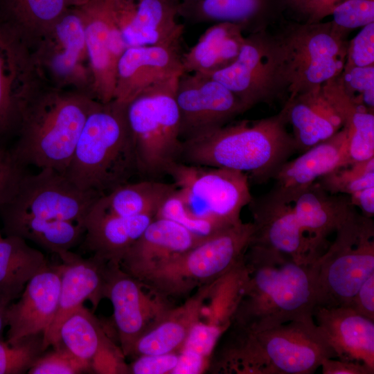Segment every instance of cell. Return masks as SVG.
I'll use <instances>...</instances> for the list:
<instances>
[{"label":"cell","instance_id":"cell-1","mask_svg":"<svg viewBox=\"0 0 374 374\" xmlns=\"http://www.w3.org/2000/svg\"><path fill=\"white\" fill-rule=\"evenodd\" d=\"M244 278L231 326L260 330L313 317L315 299L310 264L249 244Z\"/></svg>","mask_w":374,"mask_h":374},{"label":"cell","instance_id":"cell-2","mask_svg":"<svg viewBox=\"0 0 374 374\" xmlns=\"http://www.w3.org/2000/svg\"><path fill=\"white\" fill-rule=\"evenodd\" d=\"M225 332L213 363L220 373L312 374L336 357L313 317L260 330L229 325Z\"/></svg>","mask_w":374,"mask_h":374},{"label":"cell","instance_id":"cell-3","mask_svg":"<svg viewBox=\"0 0 374 374\" xmlns=\"http://www.w3.org/2000/svg\"><path fill=\"white\" fill-rule=\"evenodd\" d=\"M100 103L89 93L41 82L22 112L14 157L24 167L64 174L89 115Z\"/></svg>","mask_w":374,"mask_h":374},{"label":"cell","instance_id":"cell-4","mask_svg":"<svg viewBox=\"0 0 374 374\" xmlns=\"http://www.w3.org/2000/svg\"><path fill=\"white\" fill-rule=\"evenodd\" d=\"M286 125L282 109L258 120L232 121L182 141L179 161L238 171L253 181H265L296 152Z\"/></svg>","mask_w":374,"mask_h":374},{"label":"cell","instance_id":"cell-5","mask_svg":"<svg viewBox=\"0 0 374 374\" xmlns=\"http://www.w3.org/2000/svg\"><path fill=\"white\" fill-rule=\"evenodd\" d=\"M126 107L101 103L89 115L64 173L79 188L103 196L139 173Z\"/></svg>","mask_w":374,"mask_h":374},{"label":"cell","instance_id":"cell-6","mask_svg":"<svg viewBox=\"0 0 374 374\" xmlns=\"http://www.w3.org/2000/svg\"><path fill=\"white\" fill-rule=\"evenodd\" d=\"M253 232L252 222L226 227L137 279L166 299L189 294L224 277L242 262Z\"/></svg>","mask_w":374,"mask_h":374},{"label":"cell","instance_id":"cell-7","mask_svg":"<svg viewBox=\"0 0 374 374\" xmlns=\"http://www.w3.org/2000/svg\"><path fill=\"white\" fill-rule=\"evenodd\" d=\"M348 33L330 21L291 22L274 34L287 99L320 87L341 73Z\"/></svg>","mask_w":374,"mask_h":374},{"label":"cell","instance_id":"cell-8","mask_svg":"<svg viewBox=\"0 0 374 374\" xmlns=\"http://www.w3.org/2000/svg\"><path fill=\"white\" fill-rule=\"evenodd\" d=\"M326 249L310 264L315 306H348L374 274V222L356 208Z\"/></svg>","mask_w":374,"mask_h":374},{"label":"cell","instance_id":"cell-9","mask_svg":"<svg viewBox=\"0 0 374 374\" xmlns=\"http://www.w3.org/2000/svg\"><path fill=\"white\" fill-rule=\"evenodd\" d=\"M179 75L147 89L127 105L140 174L166 175L168 168L179 161L182 141L175 89Z\"/></svg>","mask_w":374,"mask_h":374},{"label":"cell","instance_id":"cell-10","mask_svg":"<svg viewBox=\"0 0 374 374\" xmlns=\"http://www.w3.org/2000/svg\"><path fill=\"white\" fill-rule=\"evenodd\" d=\"M166 175L195 215L224 226L240 222L252 196L247 175L222 168L173 163Z\"/></svg>","mask_w":374,"mask_h":374},{"label":"cell","instance_id":"cell-11","mask_svg":"<svg viewBox=\"0 0 374 374\" xmlns=\"http://www.w3.org/2000/svg\"><path fill=\"white\" fill-rule=\"evenodd\" d=\"M30 53L42 83L92 96V73L79 6L69 8Z\"/></svg>","mask_w":374,"mask_h":374},{"label":"cell","instance_id":"cell-12","mask_svg":"<svg viewBox=\"0 0 374 374\" xmlns=\"http://www.w3.org/2000/svg\"><path fill=\"white\" fill-rule=\"evenodd\" d=\"M101 196L79 188L64 173L41 169L35 175L25 174L10 198L0 206V217H31L84 226L89 212Z\"/></svg>","mask_w":374,"mask_h":374},{"label":"cell","instance_id":"cell-13","mask_svg":"<svg viewBox=\"0 0 374 374\" xmlns=\"http://www.w3.org/2000/svg\"><path fill=\"white\" fill-rule=\"evenodd\" d=\"M208 75L229 89L247 110L286 93L276 41L267 29L249 33L235 61Z\"/></svg>","mask_w":374,"mask_h":374},{"label":"cell","instance_id":"cell-14","mask_svg":"<svg viewBox=\"0 0 374 374\" xmlns=\"http://www.w3.org/2000/svg\"><path fill=\"white\" fill-rule=\"evenodd\" d=\"M175 100L182 141L220 128L247 111L238 98L222 83L199 73L183 72L179 76Z\"/></svg>","mask_w":374,"mask_h":374},{"label":"cell","instance_id":"cell-15","mask_svg":"<svg viewBox=\"0 0 374 374\" xmlns=\"http://www.w3.org/2000/svg\"><path fill=\"white\" fill-rule=\"evenodd\" d=\"M123 271L107 262L105 298L112 302L114 321L124 356H130L136 340L172 306L168 299L150 291Z\"/></svg>","mask_w":374,"mask_h":374},{"label":"cell","instance_id":"cell-16","mask_svg":"<svg viewBox=\"0 0 374 374\" xmlns=\"http://www.w3.org/2000/svg\"><path fill=\"white\" fill-rule=\"evenodd\" d=\"M79 7L92 73L91 93L107 103L114 99L117 64L127 46L116 21L114 0H87Z\"/></svg>","mask_w":374,"mask_h":374},{"label":"cell","instance_id":"cell-17","mask_svg":"<svg viewBox=\"0 0 374 374\" xmlns=\"http://www.w3.org/2000/svg\"><path fill=\"white\" fill-rule=\"evenodd\" d=\"M40 83L30 50L0 18V141L16 133L22 112Z\"/></svg>","mask_w":374,"mask_h":374},{"label":"cell","instance_id":"cell-18","mask_svg":"<svg viewBox=\"0 0 374 374\" xmlns=\"http://www.w3.org/2000/svg\"><path fill=\"white\" fill-rule=\"evenodd\" d=\"M181 43L127 47L117 64L113 100L127 105L147 89L182 73Z\"/></svg>","mask_w":374,"mask_h":374},{"label":"cell","instance_id":"cell-19","mask_svg":"<svg viewBox=\"0 0 374 374\" xmlns=\"http://www.w3.org/2000/svg\"><path fill=\"white\" fill-rule=\"evenodd\" d=\"M175 0H114L116 24L127 47L182 42Z\"/></svg>","mask_w":374,"mask_h":374},{"label":"cell","instance_id":"cell-20","mask_svg":"<svg viewBox=\"0 0 374 374\" xmlns=\"http://www.w3.org/2000/svg\"><path fill=\"white\" fill-rule=\"evenodd\" d=\"M60 290L55 316L44 338L45 350L60 344V329L68 317L89 300L96 309L105 298L107 262L96 256L84 258L70 251L60 256Z\"/></svg>","mask_w":374,"mask_h":374},{"label":"cell","instance_id":"cell-21","mask_svg":"<svg viewBox=\"0 0 374 374\" xmlns=\"http://www.w3.org/2000/svg\"><path fill=\"white\" fill-rule=\"evenodd\" d=\"M346 152L347 131L343 127L328 139L282 164L272 177L274 186L267 195L278 202L292 204L321 177L346 166Z\"/></svg>","mask_w":374,"mask_h":374},{"label":"cell","instance_id":"cell-22","mask_svg":"<svg viewBox=\"0 0 374 374\" xmlns=\"http://www.w3.org/2000/svg\"><path fill=\"white\" fill-rule=\"evenodd\" d=\"M60 282L59 265L47 264L30 278L18 301L8 308L6 341L46 334L57 312Z\"/></svg>","mask_w":374,"mask_h":374},{"label":"cell","instance_id":"cell-23","mask_svg":"<svg viewBox=\"0 0 374 374\" xmlns=\"http://www.w3.org/2000/svg\"><path fill=\"white\" fill-rule=\"evenodd\" d=\"M253 217L250 244L285 254L300 263L310 264V243L292 204L278 202L267 194L252 197L248 204Z\"/></svg>","mask_w":374,"mask_h":374},{"label":"cell","instance_id":"cell-24","mask_svg":"<svg viewBox=\"0 0 374 374\" xmlns=\"http://www.w3.org/2000/svg\"><path fill=\"white\" fill-rule=\"evenodd\" d=\"M313 319L336 357L374 370V321L348 306H315Z\"/></svg>","mask_w":374,"mask_h":374},{"label":"cell","instance_id":"cell-25","mask_svg":"<svg viewBox=\"0 0 374 374\" xmlns=\"http://www.w3.org/2000/svg\"><path fill=\"white\" fill-rule=\"evenodd\" d=\"M60 342L98 373H127L124 355L113 344L100 322L83 305L62 324Z\"/></svg>","mask_w":374,"mask_h":374},{"label":"cell","instance_id":"cell-26","mask_svg":"<svg viewBox=\"0 0 374 374\" xmlns=\"http://www.w3.org/2000/svg\"><path fill=\"white\" fill-rule=\"evenodd\" d=\"M310 243L311 262L328 247V238L342 225L355 208L348 195L332 194L316 181L292 204Z\"/></svg>","mask_w":374,"mask_h":374},{"label":"cell","instance_id":"cell-27","mask_svg":"<svg viewBox=\"0 0 374 374\" xmlns=\"http://www.w3.org/2000/svg\"><path fill=\"white\" fill-rule=\"evenodd\" d=\"M202 240L172 220L154 217L128 249L120 267L139 279Z\"/></svg>","mask_w":374,"mask_h":374},{"label":"cell","instance_id":"cell-28","mask_svg":"<svg viewBox=\"0 0 374 374\" xmlns=\"http://www.w3.org/2000/svg\"><path fill=\"white\" fill-rule=\"evenodd\" d=\"M321 87L287 99L282 109L292 128L296 151L301 153L328 139L344 126Z\"/></svg>","mask_w":374,"mask_h":374},{"label":"cell","instance_id":"cell-29","mask_svg":"<svg viewBox=\"0 0 374 374\" xmlns=\"http://www.w3.org/2000/svg\"><path fill=\"white\" fill-rule=\"evenodd\" d=\"M154 217H123L105 212L96 202L84 221L85 250L108 263L120 265L124 256Z\"/></svg>","mask_w":374,"mask_h":374},{"label":"cell","instance_id":"cell-30","mask_svg":"<svg viewBox=\"0 0 374 374\" xmlns=\"http://www.w3.org/2000/svg\"><path fill=\"white\" fill-rule=\"evenodd\" d=\"M283 0H180L179 17L193 24L231 22L249 33L267 29Z\"/></svg>","mask_w":374,"mask_h":374},{"label":"cell","instance_id":"cell-31","mask_svg":"<svg viewBox=\"0 0 374 374\" xmlns=\"http://www.w3.org/2000/svg\"><path fill=\"white\" fill-rule=\"evenodd\" d=\"M244 32L237 24H213L192 47L183 52V72L209 75L229 66L240 52L245 38Z\"/></svg>","mask_w":374,"mask_h":374},{"label":"cell","instance_id":"cell-32","mask_svg":"<svg viewBox=\"0 0 374 374\" xmlns=\"http://www.w3.org/2000/svg\"><path fill=\"white\" fill-rule=\"evenodd\" d=\"M182 305L170 308L135 342L130 355L179 353L193 325L200 319L207 289Z\"/></svg>","mask_w":374,"mask_h":374},{"label":"cell","instance_id":"cell-33","mask_svg":"<svg viewBox=\"0 0 374 374\" xmlns=\"http://www.w3.org/2000/svg\"><path fill=\"white\" fill-rule=\"evenodd\" d=\"M87 0H0V18L31 51L71 8Z\"/></svg>","mask_w":374,"mask_h":374},{"label":"cell","instance_id":"cell-34","mask_svg":"<svg viewBox=\"0 0 374 374\" xmlns=\"http://www.w3.org/2000/svg\"><path fill=\"white\" fill-rule=\"evenodd\" d=\"M337 76L321 87L347 131L346 166L374 157V114L346 93Z\"/></svg>","mask_w":374,"mask_h":374},{"label":"cell","instance_id":"cell-35","mask_svg":"<svg viewBox=\"0 0 374 374\" xmlns=\"http://www.w3.org/2000/svg\"><path fill=\"white\" fill-rule=\"evenodd\" d=\"M44 253L15 235L0 240V295L18 299L30 278L46 265Z\"/></svg>","mask_w":374,"mask_h":374},{"label":"cell","instance_id":"cell-36","mask_svg":"<svg viewBox=\"0 0 374 374\" xmlns=\"http://www.w3.org/2000/svg\"><path fill=\"white\" fill-rule=\"evenodd\" d=\"M176 190L173 183L155 180L127 182L101 196L96 204L111 214L123 217L155 215Z\"/></svg>","mask_w":374,"mask_h":374},{"label":"cell","instance_id":"cell-37","mask_svg":"<svg viewBox=\"0 0 374 374\" xmlns=\"http://www.w3.org/2000/svg\"><path fill=\"white\" fill-rule=\"evenodd\" d=\"M6 235L29 240L58 256L70 251L84 233L82 224L67 221H47L31 217L1 219Z\"/></svg>","mask_w":374,"mask_h":374},{"label":"cell","instance_id":"cell-38","mask_svg":"<svg viewBox=\"0 0 374 374\" xmlns=\"http://www.w3.org/2000/svg\"><path fill=\"white\" fill-rule=\"evenodd\" d=\"M226 328L210 321L195 322L178 353L172 374H197L210 365L219 339Z\"/></svg>","mask_w":374,"mask_h":374},{"label":"cell","instance_id":"cell-39","mask_svg":"<svg viewBox=\"0 0 374 374\" xmlns=\"http://www.w3.org/2000/svg\"><path fill=\"white\" fill-rule=\"evenodd\" d=\"M44 338L38 333L11 342L0 339V374L28 373L46 351Z\"/></svg>","mask_w":374,"mask_h":374},{"label":"cell","instance_id":"cell-40","mask_svg":"<svg viewBox=\"0 0 374 374\" xmlns=\"http://www.w3.org/2000/svg\"><path fill=\"white\" fill-rule=\"evenodd\" d=\"M317 182L332 194L350 195L374 186V157L335 169Z\"/></svg>","mask_w":374,"mask_h":374},{"label":"cell","instance_id":"cell-41","mask_svg":"<svg viewBox=\"0 0 374 374\" xmlns=\"http://www.w3.org/2000/svg\"><path fill=\"white\" fill-rule=\"evenodd\" d=\"M154 217L172 220L202 240L229 226L193 214L177 188L163 202Z\"/></svg>","mask_w":374,"mask_h":374},{"label":"cell","instance_id":"cell-42","mask_svg":"<svg viewBox=\"0 0 374 374\" xmlns=\"http://www.w3.org/2000/svg\"><path fill=\"white\" fill-rule=\"evenodd\" d=\"M91 371L89 364L71 353L61 342L44 353L29 369V374H77Z\"/></svg>","mask_w":374,"mask_h":374},{"label":"cell","instance_id":"cell-43","mask_svg":"<svg viewBox=\"0 0 374 374\" xmlns=\"http://www.w3.org/2000/svg\"><path fill=\"white\" fill-rule=\"evenodd\" d=\"M337 78L350 98L373 111L374 65L344 69Z\"/></svg>","mask_w":374,"mask_h":374},{"label":"cell","instance_id":"cell-44","mask_svg":"<svg viewBox=\"0 0 374 374\" xmlns=\"http://www.w3.org/2000/svg\"><path fill=\"white\" fill-rule=\"evenodd\" d=\"M332 20L347 30L374 22V0H344L332 10Z\"/></svg>","mask_w":374,"mask_h":374},{"label":"cell","instance_id":"cell-45","mask_svg":"<svg viewBox=\"0 0 374 374\" xmlns=\"http://www.w3.org/2000/svg\"><path fill=\"white\" fill-rule=\"evenodd\" d=\"M374 65V22L362 28L348 41L344 69Z\"/></svg>","mask_w":374,"mask_h":374},{"label":"cell","instance_id":"cell-46","mask_svg":"<svg viewBox=\"0 0 374 374\" xmlns=\"http://www.w3.org/2000/svg\"><path fill=\"white\" fill-rule=\"evenodd\" d=\"M24 167L14 157L11 149L0 144V206L4 204L16 190L25 175Z\"/></svg>","mask_w":374,"mask_h":374},{"label":"cell","instance_id":"cell-47","mask_svg":"<svg viewBox=\"0 0 374 374\" xmlns=\"http://www.w3.org/2000/svg\"><path fill=\"white\" fill-rule=\"evenodd\" d=\"M178 359V353L137 356L127 366V373L171 374Z\"/></svg>","mask_w":374,"mask_h":374},{"label":"cell","instance_id":"cell-48","mask_svg":"<svg viewBox=\"0 0 374 374\" xmlns=\"http://www.w3.org/2000/svg\"><path fill=\"white\" fill-rule=\"evenodd\" d=\"M348 306L374 321V274L361 285Z\"/></svg>","mask_w":374,"mask_h":374},{"label":"cell","instance_id":"cell-49","mask_svg":"<svg viewBox=\"0 0 374 374\" xmlns=\"http://www.w3.org/2000/svg\"><path fill=\"white\" fill-rule=\"evenodd\" d=\"M323 374H373L374 370L368 366L353 361L326 358L321 362Z\"/></svg>","mask_w":374,"mask_h":374},{"label":"cell","instance_id":"cell-50","mask_svg":"<svg viewBox=\"0 0 374 374\" xmlns=\"http://www.w3.org/2000/svg\"><path fill=\"white\" fill-rule=\"evenodd\" d=\"M344 0H305L300 15L305 22L316 23L331 15L334 8Z\"/></svg>","mask_w":374,"mask_h":374},{"label":"cell","instance_id":"cell-51","mask_svg":"<svg viewBox=\"0 0 374 374\" xmlns=\"http://www.w3.org/2000/svg\"><path fill=\"white\" fill-rule=\"evenodd\" d=\"M351 204L358 208L362 215L372 218L374 215V186L354 193L349 196Z\"/></svg>","mask_w":374,"mask_h":374},{"label":"cell","instance_id":"cell-52","mask_svg":"<svg viewBox=\"0 0 374 374\" xmlns=\"http://www.w3.org/2000/svg\"><path fill=\"white\" fill-rule=\"evenodd\" d=\"M11 303L9 299L0 295V339H2L3 330L7 327V311Z\"/></svg>","mask_w":374,"mask_h":374},{"label":"cell","instance_id":"cell-53","mask_svg":"<svg viewBox=\"0 0 374 374\" xmlns=\"http://www.w3.org/2000/svg\"><path fill=\"white\" fill-rule=\"evenodd\" d=\"M285 6L291 8L300 14L305 0H283Z\"/></svg>","mask_w":374,"mask_h":374},{"label":"cell","instance_id":"cell-54","mask_svg":"<svg viewBox=\"0 0 374 374\" xmlns=\"http://www.w3.org/2000/svg\"><path fill=\"white\" fill-rule=\"evenodd\" d=\"M3 238L2 236V234H1V229H0V240Z\"/></svg>","mask_w":374,"mask_h":374},{"label":"cell","instance_id":"cell-55","mask_svg":"<svg viewBox=\"0 0 374 374\" xmlns=\"http://www.w3.org/2000/svg\"><path fill=\"white\" fill-rule=\"evenodd\" d=\"M175 1H177V2H178V3H179V1H180V0H175Z\"/></svg>","mask_w":374,"mask_h":374}]
</instances>
